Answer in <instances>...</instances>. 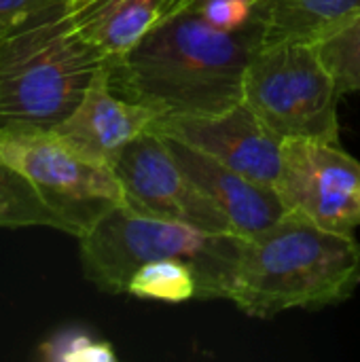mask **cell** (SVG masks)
Returning <instances> with one entry per match:
<instances>
[{"label":"cell","mask_w":360,"mask_h":362,"mask_svg":"<svg viewBox=\"0 0 360 362\" xmlns=\"http://www.w3.org/2000/svg\"><path fill=\"white\" fill-rule=\"evenodd\" d=\"M360 286V242L286 212L274 227L244 238L229 301L250 318L320 310Z\"/></svg>","instance_id":"2"},{"label":"cell","mask_w":360,"mask_h":362,"mask_svg":"<svg viewBox=\"0 0 360 362\" xmlns=\"http://www.w3.org/2000/svg\"><path fill=\"white\" fill-rule=\"evenodd\" d=\"M62 6L68 4L59 0H0V40Z\"/></svg>","instance_id":"19"},{"label":"cell","mask_w":360,"mask_h":362,"mask_svg":"<svg viewBox=\"0 0 360 362\" xmlns=\"http://www.w3.org/2000/svg\"><path fill=\"white\" fill-rule=\"evenodd\" d=\"M0 163L23 178L59 221L62 231L74 238L125 206L115 170L83 155L55 127H0Z\"/></svg>","instance_id":"5"},{"label":"cell","mask_w":360,"mask_h":362,"mask_svg":"<svg viewBox=\"0 0 360 362\" xmlns=\"http://www.w3.org/2000/svg\"><path fill=\"white\" fill-rule=\"evenodd\" d=\"M259 25L227 32L187 8L129 53L108 62L115 93L166 115H212L244 102V76Z\"/></svg>","instance_id":"1"},{"label":"cell","mask_w":360,"mask_h":362,"mask_svg":"<svg viewBox=\"0 0 360 362\" xmlns=\"http://www.w3.org/2000/svg\"><path fill=\"white\" fill-rule=\"evenodd\" d=\"M0 227H49L62 231L59 221L32 187L4 163H0Z\"/></svg>","instance_id":"15"},{"label":"cell","mask_w":360,"mask_h":362,"mask_svg":"<svg viewBox=\"0 0 360 362\" xmlns=\"http://www.w3.org/2000/svg\"><path fill=\"white\" fill-rule=\"evenodd\" d=\"M195 0H89L70 11L74 30L108 62L129 53L146 34Z\"/></svg>","instance_id":"12"},{"label":"cell","mask_w":360,"mask_h":362,"mask_svg":"<svg viewBox=\"0 0 360 362\" xmlns=\"http://www.w3.org/2000/svg\"><path fill=\"white\" fill-rule=\"evenodd\" d=\"M274 189L286 212L323 229L354 233L360 227V161L342 144L286 138Z\"/></svg>","instance_id":"7"},{"label":"cell","mask_w":360,"mask_h":362,"mask_svg":"<svg viewBox=\"0 0 360 362\" xmlns=\"http://www.w3.org/2000/svg\"><path fill=\"white\" fill-rule=\"evenodd\" d=\"M112 170L129 210L151 218L182 223L202 231L233 233L223 210L178 165L168 140L155 129L132 140L115 161Z\"/></svg>","instance_id":"8"},{"label":"cell","mask_w":360,"mask_h":362,"mask_svg":"<svg viewBox=\"0 0 360 362\" xmlns=\"http://www.w3.org/2000/svg\"><path fill=\"white\" fill-rule=\"evenodd\" d=\"M85 2H89V0H79V2H76V4H72L70 8H74V6H79V4H85Z\"/></svg>","instance_id":"21"},{"label":"cell","mask_w":360,"mask_h":362,"mask_svg":"<svg viewBox=\"0 0 360 362\" xmlns=\"http://www.w3.org/2000/svg\"><path fill=\"white\" fill-rule=\"evenodd\" d=\"M108 59L62 6L0 40V127H55L81 102Z\"/></svg>","instance_id":"4"},{"label":"cell","mask_w":360,"mask_h":362,"mask_svg":"<svg viewBox=\"0 0 360 362\" xmlns=\"http://www.w3.org/2000/svg\"><path fill=\"white\" fill-rule=\"evenodd\" d=\"M59 2H66V4H68V8H70V6H72V4H76L79 0H59Z\"/></svg>","instance_id":"20"},{"label":"cell","mask_w":360,"mask_h":362,"mask_svg":"<svg viewBox=\"0 0 360 362\" xmlns=\"http://www.w3.org/2000/svg\"><path fill=\"white\" fill-rule=\"evenodd\" d=\"M166 140L178 165L229 218L233 233L252 238L274 227L286 214V208L274 185L248 178L174 138Z\"/></svg>","instance_id":"11"},{"label":"cell","mask_w":360,"mask_h":362,"mask_svg":"<svg viewBox=\"0 0 360 362\" xmlns=\"http://www.w3.org/2000/svg\"><path fill=\"white\" fill-rule=\"evenodd\" d=\"M259 45H318L360 13V0H252Z\"/></svg>","instance_id":"13"},{"label":"cell","mask_w":360,"mask_h":362,"mask_svg":"<svg viewBox=\"0 0 360 362\" xmlns=\"http://www.w3.org/2000/svg\"><path fill=\"white\" fill-rule=\"evenodd\" d=\"M125 295L163 303H185L199 299V280L189 263L163 259L138 267L127 284Z\"/></svg>","instance_id":"14"},{"label":"cell","mask_w":360,"mask_h":362,"mask_svg":"<svg viewBox=\"0 0 360 362\" xmlns=\"http://www.w3.org/2000/svg\"><path fill=\"white\" fill-rule=\"evenodd\" d=\"M320 57L335 76L342 93L360 91V13L335 34L318 42Z\"/></svg>","instance_id":"16"},{"label":"cell","mask_w":360,"mask_h":362,"mask_svg":"<svg viewBox=\"0 0 360 362\" xmlns=\"http://www.w3.org/2000/svg\"><path fill=\"white\" fill-rule=\"evenodd\" d=\"M244 238L151 218L119 206L79 238L85 278L108 295H125L138 267L178 259L199 280V301L229 299Z\"/></svg>","instance_id":"3"},{"label":"cell","mask_w":360,"mask_h":362,"mask_svg":"<svg viewBox=\"0 0 360 362\" xmlns=\"http://www.w3.org/2000/svg\"><path fill=\"white\" fill-rule=\"evenodd\" d=\"M40 356L53 362H112L115 350L83 331H59L40 346Z\"/></svg>","instance_id":"17"},{"label":"cell","mask_w":360,"mask_h":362,"mask_svg":"<svg viewBox=\"0 0 360 362\" xmlns=\"http://www.w3.org/2000/svg\"><path fill=\"white\" fill-rule=\"evenodd\" d=\"M153 129L259 182L274 185L278 178L284 140L246 102L212 115H166Z\"/></svg>","instance_id":"9"},{"label":"cell","mask_w":360,"mask_h":362,"mask_svg":"<svg viewBox=\"0 0 360 362\" xmlns=\"http://www.w3.org/2000/svg\"><path fill=\"white\" fill-rule=\"evenodd\" d=\"M159 115L142 104L115 93L108 78V62L95 72L74 110L55 125V132L83 155L115 165L125 146L153 129Z\"/></svg>","instance_id":"10"},{"label":"cell","mask_w":360,"mask_h":362,"mask_svg":"<svg viewBox=\"0 0 360 362\" xmlns=\"http://www.w3.org/2000/svg\"><path fill=\"white\" fill-rule=\"evenodd\" d=\"M191 8L197 11L210 25L227 32L248 28L255 17L252 0H195Z\"/></svg>","instance_id":"18"},{"label":"cell","mask_w":360,"mask_h":362,"mask_svg":"<svg viewBox=\"0 0 360 362\" xmlns=\"http://www.w3.org/2000/svg\"><path fill=\"white\" fill-rule=\"evenodd\" d=\"M342 89L318 45H257L244 76V102L282 140L310 138L342 144Z\"/></svg>","instance_id":"6"}]
</instances>
